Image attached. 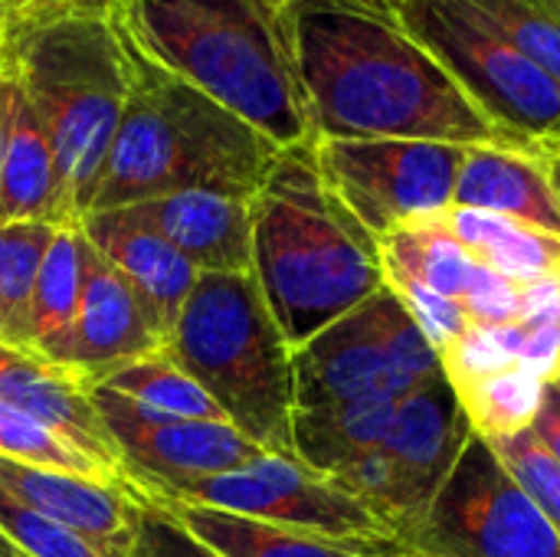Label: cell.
Segmentation results:
<instances>
[{"label": "cell", "mask_w": 560, "mask_h": 557, "mask_svg": "<svg viewBox=\"0 0 560 557\" xmlns=\"http://www.w3.org/2000/svg\"><path fill=\"white\" fill-rule=\"evenodd\" d=\"M295 56L318 138L518 144L400 23L390 0H292Z\"/></svg>", "instance_id": "1"}, {"label": "cell", "mask_w": 560, "mask_h": 557, "mask_svg": "<svg viewBox=\"0 0 560 557\" xmlns=\"http://www.w3.org/2000/svg\"><path fill=\"white\" fill-rule=\"evenodd\" d=\"M118 26L282 151L315 144L292 0H121Z\"/></svg>", "instance_id": "2"}, {"label": "cell", "mask_w": 560, "mask_h": 557, "mask_svg": "<svg viewBox=\"0 0 560 557\" xmlns=\"http://www.w3.org/2000/svg\"><path fill=\"white\" fill-rule=\"evenodd\" d=\"M253 276L292 351L387 286L377 240L328 190L312 144L285 148L256 190Z\"/></svg>", "instance_id": "3"}, {"label": "cell", "mask_w": 560, "mask_h": 557, "mask_svg": "<svg viewBox=\"0 0 560 557\" xmlns=\"http://www.w3.org/2000/svg\"><path fill=\"white\" fill-rule=\"evenodd\" d=\"M125 39L131 92L89 213L197 187L256 194L282 148Z\"/></svg>", "instance_id": "4"}, {"label": "cell", "mask_w": 560, "mask_h": 557, "mask_svg": "<svg viewBox=\"0 0 560 557\" xmlns=\"http://www.w3.org/2000/svg\"><path fill=\"white\" fill-rule=\"evenodd\" d=\"M7 72L49 135L62 210L69 227H79L92 210L128 105V39L118 20L105 16L49 20L7 36Z\"/></svg>", "instance_id": "5"}, {"label": "cell", "mask_w": 560, "mask_h": 557, "mask_svg": "<svg viewBox=\"0 0 560 557\" xmlns=\"http://www.w3.org/2000/svg\"><path fill=\"white\" fill-rule=\"evenodd\" d=\"M161 355L190 374L246 440L295 456V364L249 272H200Z\"/></svg>", "instance_id": "6"}, {"label": "cell", "mask_w": 560, "mask_h": 557, "mask_svg": "<svg viewBox=\"0 0 560 557\" xmlns=\"http://www.w3.org/2000/svg\"><path fill=\"white\" fill-rule=\"evenodd\" d=\"M476 108L528 148L560 144V82L463 0H390Z\"/></svg>", "instance_id": "7"}, {"label": "cell", "mask_w": 560, "mask_h": 557, "mask_svg": "<svg viewBox=\"0 0 560 557\" xmlns=\"http://www.w3.org/2000/svg\"><path fill=\"white\" fill-rule=\"evenodd\" d=\"M295 410L400 401L443 378L440 355L390 286L292 351Z\"/></svg>", "instance_id": "8"}, {"label": "cell", "mask_w": 560, "mask_h": 557, "mask_svg": "<svg viewBox=\"0 0 560 557\" xmlns=\"http://www.w3.org/2000/svg\"><path fill=\"white\" fill-rule=\"evenodd\" d=\"M397 542L417 557H560V535L479 433Z\"/></svg>", "instance_id": "9"}, {"label": "cell", "mask_w": 560, "mask_h": 557, "mask_svg": "<svg viewBox=\"0 0 560 557\" xmlns=\"http://www.w3.org/2000/svg\"><path fill=\"white\" fill-rule=\"evenodd\" d=\"M315 164L328 190L374 236L453 210L466 144L404 138H318Z\"/></svg>", "instance_id": "10"}, {"label": "cell", "mask_w": 560, "mask_h": 557, "mask_svg": "<svg viewBox=\"0 0 560 557\" xmlns=\"http://www.w3.org/2000/svg\"><path fill=\"white\" fill-rule=\"evenodd\" d=\"M138 502H190L210 506L233 515L312 532L331 542L407 552L394 532L348 489H341L331 476H322L282 453H259L240 469L207 476L197 483L171 486L154 496H135Z\"/></svg>", "instance_id": "11"}, {"label": "cell", "mask_w": 560, "mask_h": 557, "mask_svg": "<svg viewBox=\"0 0 560 557\" xmlns=\"http://www.w3.org/2000/svg\"><path fill=\"white\" fill-rule=\"evenodd\" d=\"M89 397L118 450L131 496L220 476L266 453L230 423L167 417L105 387H89Z\"/></svg>", "instance_id": "12"}, {"label": "cell", "mask_w": 560, "mask_h": 557, "mask_svg": "<svg viewBox=\"0 0 560 557\" xmlns=\"http://www.w3.org/2000/svg\"><path fill=\"white\" fill-rule=\"evenodd\" d=\"M253 200L256 194L197 187L151 197L121 210L167 240L197 272H249Z\"/></svg>", "instance_id": "13"}, {"label": "cell", "mask_w": 560, "mask_h": 557, "mask_svg": "<svg viewBox=\"0 0 560 557\" xmlns=\"http://www.w3.org/2000/svg\"><path fill=\"white\" fill-rule=\"evenodd\" d=\"M164 345V328L154 322L131 282L89 243L85 286L75 315L69 371L85 384H98L108 371L154 355Z\"/></svg>", "instance_id": "14"}, {"label": "cell", "mask_w": 560, "mask_h": 557, "mask_svg": "<svg viewBox=\"0 0 560 557\" xmlns=\"http://www.w3.org/2000/svg\"><path fill=\"white\" fill-rule=\"evenodd\" d=\"M0 489L79 535L98 557H131L141 502L112 483L0 456Z\"/></svg>", "instance_id": "15"}, {"label": "cell", "mask_w": 560, "mask_h": 557, "mask_svg": "<svg viewBox=\"0 0 560 557\" xmlns=\"http://www.w3.org/2000/svg\"><path fill=\"white\" fill-rule=\"evenodd\" d=\"M469 437H472V423L446 374L397 401L394 423L384 440V453L394 460L410 502L407 525H413L427 512V506L433 502V496L459 463Z\"/></svg>", "instance_id": "16"}, {"label": "cell", "mask_w": 560, "mask_h": 557, "mask_svg": "<svg viewBox=\"0 0 560 557\" xmlns=\"http://www.w3.org/2000/svg\"><path fill=\"white\" fill-rule=\"evenodd\" d=\"M551 151L555 148L469 144L453 207L486 210L560 236V184Z\"/></svg>", "instance_id": "17"}, {"label": "cell", "mask_w": 560, "mask_h": 557, "mask_svg": "<svg viewBox=\"0 0 560 557\" xmlns=\"http://www.w3.org/2000/svg\"><path fill=\"white\" fill-rule=\"evenodd\" d=\"M0 404L33 414L49 423L62 437H69L79 450L98 460L112 476L125 486V469L118 450L95 414L89 387L66 368H56L33 351L13 348L0 341ZM128 489V486H125Z\"/></svg>", "instance_id": "18"}, {"label": "cell", "mask_w": 560, "mask_h": 557, "mask_svg": "<svg viewBox=\"0 0 560 557\" xmlns=\"http://www.w3.org/2000/svg\"><path fill=\"white\" fill-rule=\"evenodd\" d=\"M79 227L85 240L131 282L167 338L200 272L167 240L131 220L125 210L89 213Z\"/></svg>", "instance_id": "19"}, {"label": "cell", "mask_w": 560, "mask_h": 557, "mask_svg": "<svg viewBox=\"0 0 560 557\" xmlns=\"http://www.w3.org/2000/svg\"><path fill=\"white\" fill-rule=\"evenodd\" d=\"M154 506V502H148ZM164 509L187 535H194L203 548L220 557H404L410 552H384V548H361L331 542L312 532L233 515L210 506L190 502H164Z\"/></svg>", "instance_id": "20"}, {"label": "cell", "mask_w": 560, "mask_h": 557, "mask_svg": "<svg viewBox=\"0 0 560 557\" xmlns=\"http://www.w3.org/2000/svg\"><path fill=\"white\" fill-rule=\"evenodd\" d=\"M13 76V72H10ZM7 223H52L69 227L62 210L59 167L46 128L16 85L7 154L0 167V227Z\"/></svg>", "instance_id": "21"}, {"label": "cell", "mask_w": 560, "mask_h": 557, "mask_svg": "<svg viewBox=\"0 0 560 557\" xmlns=\"http://www.w3.org/2000/svg\"><path fill=\"white\" fill-rule=\"evenodd\" d=\"M85 259L89 240L82 227H59L39 263L26 315V351L66 371L72 361V335L85 286Z\"/></svg>", "instance_id": "22"}, {"label": "cell", "mask_w": 560, "mask_h": 557, "mask_svg": "<svg viewBox=\"0 0 560 557\" xmlns=\"http://www.w3.org/2000/svg\"><path fill=\"white\" fill-rule=\"evenodd\" d=\"M443 223L476 256V263L515 286L560 279V236L466 207H453L450 213H443Z\"/></svg>", "instance_id": "23"}, {"label": "cell", "mask_w": 560, "mask_h": 557, "mask_svg": "<svg viewBox=\"0 0 560 557\" xmlns=\"http://www.w3.org/2000/svg\"><path fill=\"white\" fill-rule=\"evenodd\" d=\"M397 401L302 407L292 417L295 460L322 476H335L351 460L384 446Z\"/></svg>", "instance_id": "24"}, {"label": "cell", "mask_w": 560, "mask_h": 557, "mask_svg": "<svg viewBox=\"0 0 560 557\" xmlns=\"http://www.w3.org/2000/svg\"><path fill=\"white\" fill-rule=\"evenodd\" d=\"M384 282L387 279H410L423 289H433L446 299H466L479 276L486 272L482 263L450 233L443 217L400 227L377 240Z\"/></svg>", "instance_id": "25"}, {"label": "cell", "mask_w": 560, "mask_h": 557, "mask_svg": "<svg viewBox=\"0 0 560 557\" xmlns=\"http://www.w3.org/2000/svg\"><path fill=\"white\" fill-rule=\"evenodd\" d=\"M92 387L115 391V394H121V397H128L135 404H144V407H151L158 414H167V417L230 423L226 414L217 407V401L161 351L135 358V361L108 371Z\"/></svg>", "instance_id": "26"}, {"label": "cell", "mask_w": 560, "mask_h": 557, "mask_svg": "<svg viewBox=\"0 0 560 557\" xmlns=\"http://www.w3.org/2000/svg\"><path fill=\"white\" fill-rule=\"evenodd\" d=\"M59 227L7 223L0 227V341L26 351V315L39 263Z\"/></svg>", "instance_id": "27"}, {"label": "cell", "mask_w": 560, "mask_h": 557, "mask_svg": "<svg viewBox=\"0 0 560 557\" xmlns=\"http://www.w3.org/2000/svg\"><path fill=\"white\" fill-rule=\"evenodd\" d=\"M548 384L551 381H541L532 371L515 364V368H509L476 387L456 391V394L472 423V433H479L482 440H505L522 430H532Z\"/></svg>", "instance_id": "28"}, {"label": "cell", "mask_w": 560, "mask_h": 557, "mask_svg": "<svg viewBox=\"0 0 560 557\" xmlns=\"http://www.w3.org/2000/svg\"><path fill=\"white\" fill-rule=\"evenodd\" d=\"M0 456L39 469H62L75 473L95 483L121 486L118 476H112L98 460H92L85 450H79L69 437L52 430L49 423L36 420L26 410H16L10 404H0ZM125 489V486H121Z\"/></svg>", "instance_id": "29"}, {"label": "cell", "mask_w": 560, "mask_h": 557, "mask_svg": "<svg viewBox=\"0 0 560 557\" xmlns=\"http://www.w3.org/2000/svg\"><path fill=\"white\" fill-rule=\"evenodd\" d=\"M525 59L560 82V23L535 0H463Z\"/></svg>", "instance_id": "30"}, {"label": "cell", "mask_w": 560, "mask_h": 557, "mask_svg": "<svg viewBox=\"0 0 560 557\" xmlns=\"http://www.w3.org/2000/svg\"><path fill=\"white\" fill-rule=\"evenodd\" d=\"M518 351H522L518 325H502V328L469 325L453 345L440 351V364L453 391H466L515 368Z\"/></svg>", "instance_id": "31"}, {"label": "cell", "mask_w": 560, "mask_h": 557, "mask_svg": "<svg viewBox=\"0 0 560 557\" xmlns=\"http://www.w3.org/2000/svg\"><path fill=\"white\" fill-rule=\"evenodd\" d=\"M489 446L560 535V463L545 440L535 430H522L505 440H489Z\"/></svg>", "instance_id": "32"}, {"label": "cell", "mask_w": 560, "mask_h": 557, "mask_svg": "<svg viewBox=\"0 0 560 557\" xmlns=\"http://www.w3.org/2000/svg\"><path fill=\"white\" fill-rule=\"evenodd\" d=\"M0 542L23 557H98L79 535L0 489Z\"/></svg>", "instance_id": "33"}, {"label": "cell", "mask_w": 560, "mask_h": 557, "mask_svg": "<svg viewBox=\"0 0 560 557\" xmlns=\"http://www.w3.org/2000/svg\"><path fill=\"white\" fill-rule=\"evenodd\" d=\"M390 292L404 302V309L410 312V318L420 325V332L427 335V341L433 345V351L440 355L446 345H453L472 322L469 312L459 299H446L433 289H423L410 279H387Z\"/></svg>", "instance_id": "34"}, {"label": "cell", "mask_w": 560, "mask_h": 557, "mask_svg": "<svg viewBox=\"0 0 560 557\" xmlns=\"http://www.w3.org/2000/svg\"><path fill=\"white\" fill-rule=\"evenodd\" d=\"M469 322L482 325V328H502V325H515L525 318L528 309V289L515 286L502 276H495L492 269H486L476 282V289L463 299Z\"/></svg>", "instance_id": "35"}, {"label": "cell", "mask_w": 560, "mask_h": 557, "mask_svg": "<svg viewBox=\"0 0 560 557\" xmlns=\"http://www.w3.org/2000/svg\"><path fill=\"white\" fill-rule=\"evenodd\" d=\"M131 557H220L203 548L194 535H187L164 509L141 502L138 515V538Z\"/></svg>", "instance_id": "36"}, {"label": "cell", "mask_w": 560, "mask_h": 557, "mask_svg": "<svg viewBox=\"0 0 560 557\" xmlns=\"http://www.w3.org/2000/svg\"><path fill=\"white\" fill-rule=\"evenodd\" d=\"M121 0H10L7 36L26 26H39L62 16H105L118 20Z\"/></svg>", "instance_id": "37"}, {"label": "cell", "mask_w": 560, "mask_h": 557, "mask_svg": "<svg viewBox=\"0 0 560 557\" xmlns=\"http://www.w3.org/2000/svg\"><path fill=\"white\" fill-rule=\"evenodd\" d=\"M532 430L545 440V446L555 453V460L560 463V391L555 384H548L545 401H541V410H538Z\"/></svg>", "instance_id": "38"}, {"label": "cell", "mask_w": 560, "mask_h": 557, "mask_svg": "<svg viewBox=\"0 0 560 557\" xmlns=\"http://www.w3.org/2000/svg\"><path fill=\"white\" fill-rule=\"evenodd\" d=\"M13 102H16V79L10 72L0 76V167L7 154V138H10V121H13Z\"/></svg>", "instance_id": "39"}, {"label": "cell", "mask_w": 560, "mask_h": 557, "mask_svg": "<svg viewBox=\"0 0 560 557\" xmlns=\"http://www.w3.org/2000/svg\"><path fill=\"white\" fill-rule=\"evenodd\" d=\"M7 20H10V0H0V59L7 62Z\"/></svg>", "instance_id": "40"}, {"label": "cell", "mask_w": 560, "mask_h": 557, "mask_svg": "<svg viewBox=\"0 0 560 557\" xmlns=\"http://www.w3.org/2000/svg\"><path fill=\"white\" fill-rule=\"evenodd\" d=\"M535 3H541V7H545V10H548V13H551V16L560 23V0H535Z\"/></svg>", "instance_id": "41"}, {"label": "cell", "mask_w": 560, "mask_h": 557, "mask_svg": "<svg viewBox=\"0 0 560 557\" xmlns=\"http://www.w3.org/2000/svg\"><path fill=\"white\" fill-rule=\"evenodd\" d=\"M551 164H555V174H558V184H560V144L551 151Z\"/></svg>", "instance_id": "42"}, {"label": "cell", "mask_w": 560, "mask_h": 557, "mask_svg": "<svg viewBox=\"0 0 560 557\" xmlns=\"http://www.w3.org/2000/svg\"><path fill=\"white\" fill-rule=\"evenodd\" d=\"M551 384H555V387L560 391V368H558V374H555V381H551Z\"/></svg>", "instance_id": "43"}, {"label": "cell", "mask_w": 560, "mask_h": 557, "mask_svg": "<svg viewBox=\"0 0 560 557\" xmlns=\"http://www.w3.org/2000/svg\"><path fill=\"white\" fill-rule=\"evenodd\" d=\"M3 72H7V62H3V59H0V76H3Z\"/></svg>", "instance_id": "44"}, {"label": "cell", "mask_w": 560, "mask_h": 557, "mask_svg": "<svg viewBox=\"0 0 560 557\" xmlns=\"http://www.w3.org/2000/svg\"><path fill=\"white\" fill-rule=\"evenodd\" d=\"M404 557H417V555H404Z\"/></svg>", "instance_id": "45"}]
</instances>
